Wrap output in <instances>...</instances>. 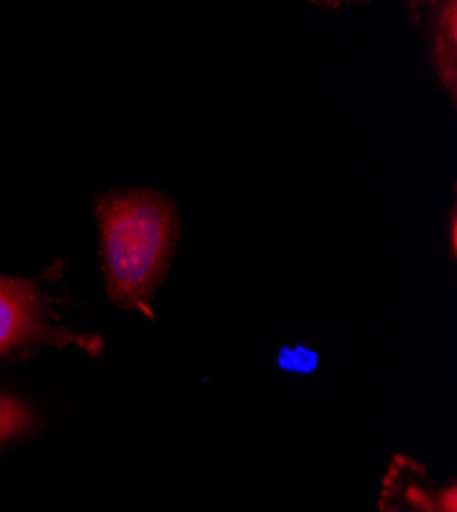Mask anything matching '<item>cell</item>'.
<instances>
[{"instance_id":"1","label":"cell","mask_w":457,"mask_h":512,"mask_svg":"<svg viewBox=\"0 0 457 512\" xmlns=\"http://www.w3.org/2000/svg\"><path fill=\"white\" fill-rule=\"evenodd\" d=\"M95 213L107 295L119 308L148 312L177 240L173 203L148 189L113 191L97 201Z\"/></svg>"},{"instance_id":"2","label":"cell","mask_w":457,"mask_h":512,"mask_svg":"<svg viewBox=\"0 0 457 512\" xmlns=\"http://www.w3.org/2000/svg\"><path fill=\"white\" fill-rule=\"evenodd\" d=\"M44 318V302L31 281L0 275V355L50 338Z\"/></svg>"},{"instance_id":"3","label":"cell","mask_w":457,"mask_h":512,"mask_svg":"<svg viewBox=\"0 0 457 512\" xmlns=\"http://www.w3.org/2000/svg\"><path fill=\"white\" fill-rule=\"evenodd\" d=\"M382 512H457L455 486L431 488L423 469L412 461H398L390 469L380 494Z\"/></svg>"},{"instance_id":"4","label":"cell","mask_w":457,"mask_h":512,"mask_svg":"<svg viewBox=\"0 0 457 512\" xmlns=\"http://www.w3.org/2000/svg\"><path fill=\"white\" fill-rule=\"evenodd\" d=\"M455 5L449 3L441 11L439 27H437V41H435V54H437V68L445 82V87L455 93Z\"/></svg>"},{"instance_id":"5","label":"cell","mask_w":457,"mask_h":512,"mask_svg":"<svg viewBox=\"0 0 457 512\" xmlns=\"http://www.w3.org/2000/svg\"><path fill=\"white\" fill-rule=\"evenodd\" d=\"M33 426L35 414L23 400L0 394V447L27 435Z\"/></svg>"},{"instance_id":"6","label":"cell","mask_w":457,"mask_h":512,"mask_svg":"<svg viewBox=\"0 0 457 512\" xmlns=\"http://www.w3.org/2000/svg\"><path fill=\"white\" fill-rule=\"evenodd\" d=\"M277 363L283 371L292 373H310L318 365V355L306 347H294V349H281Z\"/></svg>"}]
</instances>
